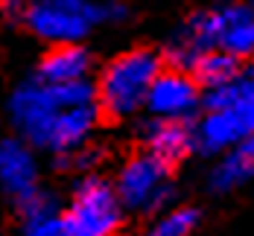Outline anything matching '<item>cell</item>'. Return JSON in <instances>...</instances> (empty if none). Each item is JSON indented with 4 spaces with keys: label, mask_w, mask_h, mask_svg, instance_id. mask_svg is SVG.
<instances>
[{
    "label": "cell",
    "mask_w": 254,
    "mask_h": 236,
    "mask_svg": "<svg viewBox=\"0 0 254 236\" xmlns=\"http://www.w3.org/2000/svg\"><path fill=\"white\" fill-rule=\"evenodd\" d=\"M97 102V85L91 79H76L64 85H47L41 79H26L15 88L9 99V117L12 126L21 131L29 146L47 149L53 123L62 108L67 105H91Z\"/></svg>",
    "instance_id": "cell-1"
},
{
    "label": "cell",
    "mask_w": 254,
    "mask_h": 236,
    "mask_svg": "<svg viewBox=\"0 0 254 236\" xmlns=\"http://www.w3.org/2000/svg\"><path fill=\"white\" fill-rule=\"evenodd\" d=\"M123 0H26V26L47 44H79L97 24H120Z\"/></svg>",
    "instance_id": "cell-2"
},
{
    "label": "cell",
    "mask_w": 254,
    "mask_h": 236,
    "mask_svg": "<svg viewBox=\"0 0 254 236\" xmlns=\"http://www.w3.org/2000/svg\"><path fill=\"white\" fill-rule=\"evenodd\" d=\"M161 70V58L152 50H128L111 58L97 82V105L108 117H134L143 105L149 85Z\"/></svg>",
    "instance_id": "cell-3"
},
{
    "label": "cell",
    "mask_w": 254,
    "mask_h": 236,
    "mask_svg": "<svg viewBox=\"0 0 254 236\" xmlns=\"http://www.w3.org/2000/svg\"><path fill=\"white\" fill-rule=\"evenodd\" d=\"M64 236H114L123 222V204L114 187L100 175H85L62 210Z\"/></svg>",
    "instance_id": "cell-4"
},
{
    "label": "cell",
    "mask_w": 254,
    "mask_h": 236,
    "mask_svg": "<svg viewBox=\"0 0 254 236\" xmlns=\"http://www.w3.org/2000/svg\"><path fill=\"white\" fill-rule=\"evenodd\" d=\"M114 192H117L123 210H134V213L164 210L170 195H173L170 163L158 160L149 152L128 157L120 166V175L114 181Z\"/></svg>",
    "instance_id": "cell-5"
},
{
    "label": "cell",
    "mask_w": 254,
    "mask_h": 236,
    "mask_svg": "<svg viewBox=\"0 0 254 236\" xmlns=\"http://www.w3.org/2000/svg\"><path fill=\"white\" fill-rule=\"evenodd\" d=\"M202 102L199 96V82L190 76L187 70H176V67H161L158 76L149 85V94H146V111L152 117L161 120H184L196 114V108Z\"/></svg>",
    "instance_id": "cell-6"
},
{
    "label": "cell",
    "mask_w": 254,
    "mask_h": 236,
    "mask_svg": "<svg viewBox=\"0 0 254 236\" xmlns=\"http://www.w3.org/2000/svg\"><path fill=\"white\" fill-rule=\"evenodd\" d=\"M207 50H216V15L213 9L190 15L184 24L178 26L167 44V58L170 67L176 70H193L199 55Z\"/></svg>",
    "instance_id": "cell-7"
},
{
    "label": "cell",
    "mask_w": 254,
    "mask_h": 236,
    "mask_svg": "<svg viewBox=\"0 0 254 236\" xmlns=\"http://www.w3.org/2000/svg\"><path fill=\"white\" fill-rule=\"evenodd\" d=\"M0 189L15 201L38 189V163L26 140L0 143Z\"/></svg>",
    "instance_id": "cell-8"
},
{
    "label": "cell",
    "mask_w": 254,
    "mask_h": 236,
    "mask_svg": "<svg viewBox=\"0 0 254 236\" xmlns=\"http://www.w3.org/2000/svg\"><path fill=\"white\" fill-rule=\"evenodd\" d=\"M213 15H216V50L228 52L234 58L254 55V6L228 3Z\"/></svg>",
    "instance_id": "cell-9"
},
{
    "label": "cell",
    "mask_w": 254,
    "mask_h": 236,
    "mask_svg": "<svg viewBox=\"0 0 254 236\" xmlns=\"http://www.w3.org/2000/svg\"><path fill=\"white\" fill-rule=\"evenodd\" d=\"M190 131H193V149H199L202 155H222L249 134L237 120V114L228 108L204 111V117Z\"/></svg>",
    "instance_id": "cell-10"
},
{
    "label": "cell",
    "mask_w": 254,
    "mask_h": 236,
    "mask_svg": "<svg viewBox=\"0 0 254 236\" xmlns=\"http://www.w3.org/2000/svg\"><path fill=\"white\" fill-rule=\"evenodd\" d=\"M140 140L146 146V152L155 155L164 163H176L193 149V131L184 120H161L152 117L149 123L140 126Z\"/></svg>",
    "instance_id": "cell-11"
},
{
    "label": "cell",
    "mask_w": 254,
    "mask_h": 236,
    "mask_svg": "<svg viewBox=\"0 0 254 236\" xmlns=\"http://www.w3.org/2000/svg\"><path fill=\"white\" fill-rule=\"evenodd\" d=\"M249 178H254V131L246 134L234 149L222 152L219 163L207 175V184L213 192H228L243 187Z\"/></svg>",
    "instance_id": "cell-12"
},
{
    "label": "cell",
    "mask_w": 254,
    "mask_h": 236,
    "mask_svg": "<svg viewBox=\"0 0 254 236\" xmlns=\"http://www.w3.org/2000/svg\"><path fill=\"white\" fill-rule=\"evenodd\" d=\"M21 210V236H64L62 207L50 192L35 189L18 201Z\"/></svg>",
    "instance_id": "cell-13"
},
{
    "label": "cell",
    "mask_w": 254,
    "mask_h": 236,
    "mask_svg": "<svg viewBox=\"0 0 254 236\" xmlns=\"http://www.w3.org/2000/svg\"><path fill=\"white\" fill-rule=\"evenodd\" d=\"M91 70V55L79 44H53V50L41 58L38 79L47 85H64V82H76L88 79Z\"/></svg>",
    "instance_id": "cell-14"
},
{
    "label": "cell",
    "mask_w": 254,
    "mask_h": 236,
    "mask_svg": "<svg viewBox=\"0 0 254 236\" xmlns=\"http://www.w3.org/2000/svg\"><path fill=\"white\" fill-rule=\"evenodd\" d=\"M204 108L216 111V108H228L237 114V120L243 123V129L252 134L254 131V76H240L222 85V88H210L204 94Z\"/></svg>",
    "instance_id": "cell-15"
},
{
    "label": "cell",
    "mask_w": 254,
    "mask_h": 236,
    "mask_svg": "<svg viewBox=\"0 0 254 236\" xmlns=\"http://www.w3.org/2000/svg\"><path fill=\"white\" fill-rule=\"evenodd\" d=\"M240 58H234L222 50H207L204 55H199V61L193 64V79L204 85L207 91L210 88H222L240 76Z\"/></svg>",
    "instance_id": "cell-16"
},
{
    "label": "cell",
    "mask_w": 254,
    "mask_h": 236,
    "mask_svg": "<svg viewBox=\"0 0 254 236\" xmlns=\"http://www.w3.org/2000/svg\"><path fill=\"white\" fill-rule=\"evenodd\" d=\"M199 225V210L196 207H173L164 210L143 236H190Z\"/></svg>",
    "instance_id": "cell-17"
},
{
    "label": "cell",
    "mask_w": 254,
    "mask_h": 236,
    "mask_svg": "<svg viewBox=\"0 0 254 236\" xmlns=\"http://www.w3.org/2000/svg\"><path fill=\"white\" fill-rule=\"evenodd\" d=\"M0 6H3V12H6V15H12V18H18V15H24V6H26V0H0Z\"/></svg>",
    "instance_id": "cell-18"
},
{
    "label": "cell",
    "mask_w": 254,
    "mask_h": 236,
    "mask_svg": "<svg viewBox=\"0 0 254 236\" xmlns=\"http://www.w3.org/2000/svg\"><path fill=\"white\" fill-rule=\"evenodd\" d=\"M231 3H240V0H231Z\"/></svg>",
    "instance_id": "cell-19"
}]
</instances>
